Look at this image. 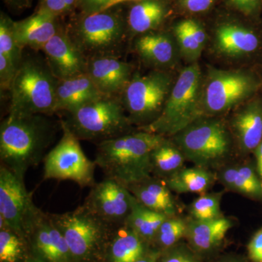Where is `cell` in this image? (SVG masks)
Segmentation results:
<instances>
[{"label":"cell","mask_w":262,"mask_h":262,"mask_svg":"<svg viewBox=\"0 0 262 262\" xmlns=\"http://www.w3.org/2000/svg\"><path fill=\"white\" fill-rule=\"evenodd\" d=\"M55 131L46 115L8 114L0 125L1 165L24 180L29 169L44 160Z\"/></svg>","instance_id":"6da1fadb"},{"label":"cell","mask_w":262,"mask_h":262,"mask_svg":"<svg viewBox=\"0 0 262 262\" xmlns=\"http://www.w3.org/2000/svg\"><path fill=\"white\" fill-rule=\"evenodd\" d=\"M248 256L251 262H262V226L253 234L247 246Z\"/></svg>","instance_id":"8d00e7d4"},{"label":"cell","mask_w":262,"mask_h":262,"mask_svg":"<svg viewBox=\"0 0 262 262\" xmlns=\"http://www.w3.org/2000/svg\"><path fill=\"white\" fill-rule=\"evenodd\" d=\"M165 15L166 8L160 0H141L130 8L127 26L134 34H146L158 28Z\"/></svg>","instance_id":"484cf974"},{"label":"cell","mask_w":262,"mask_h":262,"mask_svg":"<svg viewBox=\"0 0 262 262\" xmlns=\"http://www.w3.org/2000/svg\"><path fill=\"white\" fill-rule=\"evenodd\" d=\"M187 229V221L177 215L169 216L160 226L154 241H156L160 247L168 249L185 237Z\"/></svg>","instance_id":"d6a6232c"},{"label":"cell","mask_w":262,"mask_h":262,"mask_svg":"<svg viewBox=\"0 0 262 262\" xmlns=\"http://www.w3.org/2000/svg\"><path fill=\"white\" fill-rule=\"evenodd\" d=\"M86 73L103 96L117 97L133 77L132 67L117 56L88 58Z\"/></svg>","instance_id":"2e32d148"},{"label":"cell","mask_w":262,"mask_h":262,"mask_svg":"<svg viewBox=\"0 0 262 262\" xmlns=\"http://www.w3.org/2000/svg\"><path fill=\"white\" fill-rule=\"evenodd\" d=\"M39 9L48 12L56 17L69 12L63 0H40Z\"/></svg>","instance_id":"74e56055"},{"label":"cell","mask_w":262,"mask_h":262,"mask_svg":"<svg viewBox=\"0 0 262 262\" xmlns=\"http://www.w3.org/2000/svg\"><path fill=\"white\" fill-rule=\"evenodd\" d=\"M259 46V39L252 31L234 24H225L215 31V46L223 56L239 58L252 54Z\"/></svg>","instance_id":"7402d4cb"},{"label":"cell","mask_w":262,"mask_h":262,"mask_svg":"<svg viewBox=\"0 0 262 262\" xmlns=\"http://www.w3.org/2000/svg\"><path fill=\"white\" fill-rule=\"evenodd\" d=\"M27 239L9 227H0V261H23Z\"/></svg>","instance_id":"f546056e"},{"label":"cell","mask_w":262,"mask_h":262,"mask_svg":"<svg viewBox=\"0 0 262 262\" xmlns=\"http://www.w3.org/2000/svg\"><path fill=\"white\" fill-rule=\"evenodd\" d=\"M57 18L48 12L38 9L28 18L14 21L15 36L18 46L22 49L30 48L42 51L61 27Z\"/></svg>","instance_id":"e0dca14e"},{"label":"cell","mask_w":262,"mask_h":262,"mask_svg":"<svg viewBox=\"0 0 262 262\" xmlns=\"http://www.w3.org/2000/svg\"><path fill=\"white\" fill-rule=\"evenodd\" d=\"M13 24L14 21L9 17L2 13L0 17V53L8 57L19 67L23 59V49L17 42Z\"/></svg>","instance_id":"1f68e13d"},{"label":"cell","mask_w":262,"mask_h":262,"mask_svg":"<svg viewBox=\"0 0 262 262\" xmlns=\"http://www.w3.org/2000/svg\"><path fill=\"white\" fill-rule=\"evenodd\" d=\"M173 140L185 159L208 169L224 161L232 147L228 130L215 119L196 120L173 136Z\"/></svg>","instance_id":"8992f818"},{"label":"cell","mask_w":262,"mask_h":262,"mask_svg":"<svg viewBox=\"0 0 262 262\" xmlns=\"http://www.w3.org/2000/svg\"><path fill=\"white\" fill-rule=\"evenodd\" d=\"M107 256L110 262H136L145 256V241L126 224L112 229Z\"/></svg>","instance_id":"d4e9b609"},{"label":"cell","mask_w":262,"mask_h":262,"mask_svg":"<svg viewBox=\"0 0 262 262\" xmlns=\"http://www.w3.org/2000/svg\"><path fill=\"white\" fill-rule=\"evenodd\" d=\"M18 67L8 57L0 53V89L1 92L10 91Z\"/></svg>","instance_id":"e575fe53"},{"label":"cell","mask_w":262,"mask_h":262,"mask_svg":"<svg viewBox=\"0 0 262 262\" xmlns=\"http://www.w3.org/2000/svg\"><path fill=\"white\" fill-rule=\"evenodd\" d=\"M110 0H78L79 5L84 15H91L103 11Z\"/></svg>","instance_id":"f35d334b"},{"label":"cell","mask_w":262,"mask_h":262,"mask_svg":"<svg viewBox=\"0 0 262 262\" xmlns=\"http://www.w3.org/2000/svg\"><path fill=\"white\" fill-rule=\"evenodd\" d=\"M201 68L196 63L183 69L174 82L163 110L141 130L158 135L175 136L192 122L203 118V84Z\"/></svg>","instance_id":"3957f363"},{"label":"cell","mask_w":262,"mask_h":262,"mask_svg":"<svg viewBox=\"0 0 262 262\" xmlns=\"http://www.w3.org/2000/svg\"><path fill=\"white\" fill-rule=\"evenodd\" d=\"M28 262H40L39 261H37V260L34 259V258H32V259L29 260Z\"/></svg>","instance_id":"681fc988"},{"label":"cell","mask_w":262,"mask_h":262,"mask_svg":"<svg viewBox=\"0 0 262 262\" xmlns=\"http://www.w3.org/2000/svg\"><path fill=\"white\" fill-rule=\"evenodd\" d=\"M184 158L175 143L165 139L151 155V174L165 180L183 168Z\"/></svg>","instance_id":"f1b7e54d"},{"label":"cell","mask_w":262,"mask_h":262,"mask_svg":"<svg viewBox=\"0 0 262 262\" xmlns=\"http://www.w3.org/2000/svg\"><path fill=\"white\" fill-rule=\"evenodd\" d=\"M233 222L225 216L206 221L187 222L185 237L194 251L208 253L218 248L225 239Z\"/></svg>","instance_id":"44dd1931"},{"label":"cell","mask_w":262,"mask_h":262,"mask_svg":"<svg viewBox=\"0 0 262 262\" xmlns=\"http://www.w3.org/2000/svg\"><path fill=\"white\" fill-rule=\"evenodd\" d=\"M8 5L14 8H23L29 6L31 0H5Z\"/></svg>","instance_id":"ee69618b"},{"label":"cell","mask_w":262,"mask_h":262,"mask_svg":"<svg viewBox=\"0 0 262 262\" xmlns=\"http://www.w3.org/2000/svg\"><path fill=\"white\" fill-rule=\"evenodd\" d=\"M128 189L137 201L146 208L169 216L177 215V204L164 179L151 176L130 186Z\"/></svg>","instance_id":"603a6c76"},{"label":"cell","mask_w":262,"mask_h":262,"mask_svg":"<svg viewBox=\"0 0 262 262\" xmlns=\"http://www.w3.org/2000/svg\"><path fill=\"white\" fill-rule=\"evenodd\" d=\"M135 198V196H134ZM169 215L149 209L134 200L132 209L125 223L143 241H154L158 229Z\"/></svg>","instance_id":"83f0119b"},{"label":"cell","mask_w":262,"mask_h":262,"mask_svg":"<svg viewBox=\"0 0 262 262\" xmlns=\"http://www.w3.org/2000/svg\"><path fill=\"white\" fill-rule=\"evenodd\" d=\"M34 259L40 262H74L64 236L52 218L42 211L27 234Z\"/></svg>","instance_id":"5bb4252c"},{"label":"cell","mask_w":262,"mask_h":262,"mask_svg":"<svg viewBox=\"0 0 262 262\" xmlns=\"http://www.w3.org/2000/svg\"><path fill=\"white\" fill-rule=\"evenodd\" d=\"M257 82L244 71L211 69L203 84L204 114L225 113L244 102L256 91Z\"/></svg>","instance_id":"8fae6325"},{"label":"cell","mask_w":262,"mask_h":262,"mask_svg":"<svg viewBox=\"0 0 262 262\" xmlns=\"http://www.w3.org/2000/svg\"><path fill=\"white\" fill-rule=\"evenodd\" d=\"M51 216L64 236L76 262L91 261L103 243L108 241L113 227L84 204L73 211Z\"/></svg>","instance_id":"9c48e42d"},{"label":"cell","mask_w":262,"mask_h":262,"mask_svg":"<svg viewBox=\"0 0 262 262\" xmlns=\"http://www.w3.org/2000/svg\"><path fill=\"white\" fill-rule=\"evenodd\" d=\"M42 210L35 206L24 179L4 165L0 166V227L27 237L29 227Z\"/></svg>","instance_id":"7c38bea8"},{"label":"cell","mask_w":262,"mask_h":262,"mask_svg":"<svg viewBox=\"0 0 262 262\" xmlns=\"http://www.w3.org/2000/svg\"><path fill=\"white\" fill-rule=\"evenodd\" d=\"M129 1H138V0H110V3H108V5H106L104 10L111 9V8H114V7L116 6L117 5L121 4L122 3ZM104 10H103V11H104Z\"/></svg>","instance_id":"bcb514c9"},{"label":"cell","mask_w":262,"mask_h":262,"mask_svg":"<svg viewBox=\"0 0 262 262\" xmlns=\"http://www.w3.org/2000/svg\"><path fill=\"white\" fill-rule=\"evenodd\" d=\"M219 179L229 190L262 203V179L255 163L227 167L219 174Z\"/></svg>","instance_id":"cb8c5ba5"},{"label":"cell","mask_w":262,"mask_h":262,"mask_svg":"<svg viewBox=\"0 0 262 262\" xmlns=\"http://www.w3.org/2000/svg\"><path fill=\"white\" fill-rule=\"evenodd\" d=\"M215 262H248L246 258L241 256H226L225 258H220Z\"/></svg>","instance_id":"f6af8a7d"},{"label":"cell","mask_w":262,"mask_h":262,"mask_svg":"<svg viewBox=\"0 0 262 262\" xmlns=\"http://www.w3.org/2000/svg\"><path fill=\"white\" fill-rule=\"evenodd\" d=\"M161 262H201L189 248L173 246L168 248Z\"/></svg>","instance_id":"d590c367"},{"label":"cell","mask_w":262,"mask_h":262,"mask_svg":"<svg viewBox=\"0 0 262 262\" xmlns=\"http://www.w3.org/2000/svg\"><path fill=\"white\" fill-rule=\"evenodd\" d=\"M214 174L208 168L194 166L182 168L165 179L171 192L204 194L215 182Z\"/></svg>","instance_id":"4316f807"},{"label":"cell","mask_w":262,"mask_h":262,"mask_svg":"<svg viewBox=\"0 0 262 262\" xmlns=\"http://www.w3.org/2000/svg\"><path fill=\"white\" fill-rule=\"evenodd\" d=\"M174 35L183 56L188 61H196L201 56L203 48L196 42L183 20L177 24L174 28Z\"/></svg>","instance_id":"836d02e7"},{"label":"cell","mask_w":262,"mask_h":262,"mask_svg":"<svg viewBox=\"0 0 262 262\" xmlns=\"http://www.w3.org/2000/svg\"><path fill=\"white\" fill-rule=\"evenodd\" d=\"M134 200L128 188L105 177L91 187L83 204L103 222L114 227L125 223Z\"/></svg>","instance_id":"4fadbf2b"},{"label":"cell","mask_w":262,"mask_h":262,"mask_svg":"<svg viewBox=\"0 0 262 262\" xmlns=\"http://www.w3.org/2000/svg\"><path fill=\"white\" fill-rule=\"evenodd\" d=\"M165 136L139 130L97 144L94 162L105 177L128 188L149 178L151 155Z\"/></svg>","instance_id":"7a4b0ae2"},{"label":"cell","mask_w":262,"mask_h":262,"mask_svg":"<svg viewBox=\"0 0 262 262\" xmlns=\"http://www.w3.org/2000/svg\"><path fill=\"white\" fill-rule=\"evenodd\" d=\"M134 48L141 59L155 68H168L177 61V41L166 33L151 32L141 34L136 39Z\"/></svg>","instance_id":"ac0fdd59"},{"label":"cell","mask_w":262,"mask_h":262,"mask_svg":"<svg viewBox=\"0 0 262 262\" xmlns=\"http://www.w3.org/2000/svg\"><path fill=\"white\" fill-rule=\"evenodd\" d=\"M67 114L63 122L79 140L98 144L130 133L132 123L117 96H101Z\"/></svg>","instance_id":"5b68a950"},{"label":"cell","mask_w":262,"mask_h":262,"mask_svg":"<svg viewBox=\"0 0 262 262\" xmlns=\"http://www.w3.org/2000/svg\"><path fill=\"white\" fill-rule=\"evenodd\" d=\"M255 155V165L258 175L262 179V141L259 145L253 151Z\"/></svg>","instance_id":"7bdbcfd3"},{"label":"cell","mask_w":262,"mask_h":262,"mask_svg":"<svg viewBox=\"0 0 262 262\" xmlns=\"http://www.w3.org/2000/svg\"><path fill=\"white\" fill-rule=\"evenodd\" d=\"M63 1H64L66 5H67V8L69 11L72 10V8L78 3V0H63Z\"/></svg>","instance_id":"7dc6e473"},{"label":"cell","mask_w":262,"mask_h":262,"mask_svg":"<svg viewBox=\"0 0 262 262\" xmlns=\"http://www.w3.org/2000/svg\"><path fill=\"white\" fill-rule=\"evenodd\" d=\"M232 128L241 152H253L262 141L261 101H251L234 114Z\"/></svg>","instance_id":"d6986e66"},{"label":"cell","mask_w":262,"mask_h":262,"mask_svg":"<svg viewBox=\"0 0 262 262\" xmlns=\"http://www.w3.org/2000/svg\"><path fill=\"white\" fill-rule=\"evenodd\" d=\"M222 193H204L191 204L189 212L192 220L206 221L223 216L221 211Z\"/></svg>","instance_id":"4dcf8cb0"},{"label":"cell","mask_w":262,"mask_h":262,"mask_svg":"<svg viewBox=\"0 0 262 262\" xmlns=\"http://www.w3.org/2000/svg\"><path fill=\"white\" fill-rule=\"evenodd\" d=\"M173 84L171 75L163 70L133 75L120 96L131 123L142 127L156 120Z\"/></svg>","instance_id":"52a82bcc"},{"label":"cell","mask_w":262,"mask_h":262,"mask_svg":"<svg viewBox=\"0 0 262 262\" xmlns=\"http://www.w3.org/2000/svg\"><path fill=\"white\" fill-rule=\"evenodd\" d=\"M232 4L244 13V14L249 15L256 11L259 5L260 0H229Z\"/></svg>","instance_id":"b9f144b4"},{"label":"cell","mask_w":262,"mask_h":262,"mask_svg":"<svg viewBox=\"0 0 262 262\" xmlns=\"http://www.w3.org/2000/svg\"><path fill=\"white\" fill-rule=\"evenodd\" d=\"M42 51L57 80H65L86 73L87 58L71 39L67 29L60 27Z\"/></svg>","instance_id":"9a60e30c"},{"label":"cell","mask_w":262,"mask_h":262,"mask_svg":"<svg viewBox=\"0 0 262 262\" xmlns=\"http://www.w3.org/2000/svg\"><path fill=\"white\" fill-rule=\"evenodd\" d=\"M181 3L191 13H201L209 9L214 0H181Z\"/></svg>","instance_id":"60d3db41"},{"label":"cell","mask_w":262,"mask_h":262,"mask_svg":"<svg viewBox=\"0 0 262 262\" xmlns=\"http://www.w3.org/2000/svg\"><path fill=\"white\" fill-rule=\"evenodd\" d=\"M69 35L85 58L117 56L125 40V25L111 9L84 15L70 29Z\"/></svg>","instance_id":"ba28073f"},{"label":"cell","mask_w":262,"mask_h":262,"mask_svg":"<svg viewBox=\"0 0 262 262\" xmlns=\"http://www.w3.org/2000/svg\"><path fill=\"white\" fill-rule=\"evenodd\" d=\"M62 136L43 160V179L69 180L81 187H91L95 182L94 160H91L81 147L80 140L62 121Z\"/></svg>","instance_id":"30bf717a"},{"label":"cell","mask_w":262,"mask_h":262,"mask_svg":"<svg viewBox=\"0 0 262 262\" xmlns=\"http://www.w3.org/2000/svg\"><path fill=\"white\" fill-rule=\"evenodd\" d=\"M183 21L196 42L202 48H204L206 43V33L201 24L192 19H188V20H184Z\"/></svg>","instance_id":"ab89813d"},{"label":"cell","mask_w":262,"mask_h":262,"mask_svg":"<svg viewBox=\"0 0 262 262\" xmlns=\"http://www.w3.org/2000/svg\"><path fill=\"white\" fill-rule=\"evenodd\" d=\"M58 82L46 59L23 58L9 91L8 114L51 116L56 113Z\"/></svg>","instance_id":"277c9868"},{"label":"cell","mask_w":262,"mask_h":262,"mask_svg":"<svg viewBox=\"0 0 262 262\" xmlns=\"http://www.w3.org/2000/svg\"><path fill=\"white\" fill-rule=\"evenodd\" d=\"M136 262H157L156 260L154 258L151 257V256H144V257L141 258V259L138 260Z\"/></svg>","instance_id":"c3c4849f"},{"label":"cell","mask_w":262,"mask_h":262,"mask_svg":"<svg viewBox=\"0 0 262 262\" xmlns=\"http://www.w3.org/2000/svg\"><path fill=\"white\" fill-rule=\"evenodd\" d=\"M103 96L87 73L58 80L56 113H70Z\"/></svg>","instance_id":"ffe728a7"}]
</instances>
